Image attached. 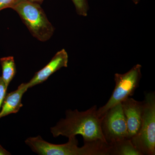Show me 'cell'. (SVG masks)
I'll use <instances>...</instances> for the list:
<instances>
[{
	"instance_id": "cell-6",
	"label": "cell",
	"mask_w": 155,
	"mask_h": 155,
	"mask_svg": "<svg viewBox=\"0 0 155 155\" xmlns=\"http://www.w3.org/2000/svg\"><path fill=\"white\" fill-rule=\"evenodd\" d=\"M102 129L108 143L128 138L127 123L122 103L112 107L104 114L102 120Z\"/></svg>"
},
{
	"instance_id": "cell-15",
	"label": "cell",
	"mask_w": 155,
	"mask_h": 155,
	"mask_svg": "<svg viewBox=\"0 0 155 155\" xmlns=\"http://www.w3.org/2000/svg\"><path fill=\"white\" fill-rule=\"evenodd\" d=\"M11 153L4 149L0 145V155H10Z\"/></svg>"
},
{
	"instance_id": "cell-9",
	"label": "cell",
	"mask_w": 155,
	"mask_h": 155,
	"mask_svg": "<svg viewBox=\"0 0 155 155\" xmlns=\"http://www.w3.org/2000/svg\"><path fill=\"white\" fill-rule=\"evenodd\" d=\"M28 89L26 83L21 84L16 90L6 94L0 111V119L12 114L19 112L23 105L22 96Z\"/></svg>"
},
{
	"instance_id": "cell-2",
	"label": "cell",
	"mask_w": 155,
	"mask_h": 155,
	"mask_svg": "<svg viewBox=\"0 0 155 155\" xmlns=\"http://www.w3.org/2000/svg\"><path fill=\"white\" fill-rule=\"evenodd\" d=\"M68 138L67 143L55 144L48 142L40 136H38L28 137L25 143L32 151L40 155H110V146L107 143L100 140L86 142L80 147L76 136Z\"/></svg>"
},
{
	"instance_id": "cell-1",
	"label": "cell",
	"mask_w": 155,
	"mask_h": 155,
	"mask_svg": "<svg viewBox=\"0 0 155 155\" xmlns=\"http://www.w3.org/2000/svg\"><path fill=\"white\" fill-rule=\"evenodd\" d=\"M102 120L98 115L96 105L82 112L67 110L66 118L51 127V132L54 137L63 136L69 138L80 134L84 142L100 140L107 143L103 134Z\"/></svg>"
},
{
	"instance_id": "cell-12",
	"label": "cell",
	"mask_w": 155,
	"mask_h": 155,
	"mask_svg": "<svg viewBox=\"0 0 155 155\" xmlns=\"http://www.w3.org/2000/svg\"><path fill=\"white\" fill-rule=\"evenodd\" d=\"M75 5L78 15L86 17L89 10L87 0H72Z\"/></svg>"
},
{
	"instance_id": "cell-11",
	"label": "cell",
	"mask_w": 155,
	"mask_h": 155,
	"mask_svg": "<svg viewBox=\"0 0 155 155\" xmlns=\"http://www.w3.org/2000/svg\"><path fill=\"white\" fill-rule=\"evenodd\" d=\"M2 70V77L8 88L10 82L16 75V67L14 58L12 56L4 57L0 59Z\"/></svg>"
},
{
	"instance_id": "cell-4",
	"label": "cell",
	"mask_w": 155,
	"mask_h": 155,
	"mask_svg": "<svg viewBox=\"0 0 155 155\" xmlns=\"http://www.w3.org/2000/svg\"><path fill=\"white\" fill-rule=\"evenodd\" d=\"M143 103L141 125L137 134L130 139L141 155L155 154V94L147 93Z\"/></svg>"
},
{
	"instance_id": "cell-3",
	"label": "cell",
	"mask_w": 155,
	"mask_h": 155,
	"mask_svg": "<svg viewBox=\"0 0 155 155\" xmlns=\"http://www.w3.org/2000/svg\"><path fill=\"white\" fill-rule=\"evenodd\" d=\"M12 9L19 14L32 36L38 41H46L53 36L54 27L40 4L20 0Z\"/></svg>"
},
{
	"instance_id": "cell-7",
	"label": "cell",
	"mask_w": 155,
	"mask_h": 155,
	"mask_svg": "<svg viewBox=\"0 0 155 155\" xmlns=\"http://www.w3.org/2000/svg\"><path fill=\"white\" fill-rule=\"evenodd\" d=\"M121 103L127 123L128 139H130L137 134L140 128L143 103L129 97Z\"/></svg>"
},
{
	"instance_id": "cell-16",
	"label": "cell",
	"mask_w": 155,
	"mask_h": 155,
	"mask_svg": "<svg viewBox=\"0 0 155 155\" xmlns=\"http://www.w3.org/2000/svg\"><path fill=\"white\" fill-rule=\"evenodd\" d=\"M30 2H32L38 3L40 4H41L43 2L44 0H28Z\"/></svg>"
},
{
	"instance_id": "cell-13",
	"label": "cell",
	"mask_w": 155,
	"mask_h": 155,
	"mask_svg": "<svg viewBox=\"0 0 155 155\" xmlns=\"http://www.w3.org/2000/svg\"><path fill=\"white\" fill-rule=\"evenodd\" d=\"M20 0H0V11L6 8H11Z\"/></svg>"
},
{
	"instance_id": "cell-10",
	"label": "cell",
	"mask_w": 155,
	"mask_h": 155,
	"mask_svg": "<svg viewBox=\"0 0 155 155\" xmlns=\"http://www.w3.org/2000/svg\"><path fill=\"white\" fill-rule=\"evenodd\" d=\"M109 144L110 155H141L130 139H124Z\"/></svg>"
},
{
	"instance_id": "cell-17",
	"label": "cell",
	"mask_w": 155,
	"mask_h": 155,
	"mask_svg": "<svg viewBox=\"0 0 155 155\" xmlns=\"http://www.w3.org/2000/svg\"><path fill=\"white\" fill-rule=\"evenodd\" d=\"M140 0H132V1L134 2V4H136V5H137V4L139 3V2H140Z\"/></svg>"
},
{
	"instance_id": "cell-5",
	"label": "cell",
	"mask_w": 155,
	"mask_h": 155,
	"mask_svg": "<svg viewBox=\"0 0 155 155\" xmlns=\"http://www.w3.org/2000/svg\"><path fill=\"white\" fill-rule=\"evenodd\" d=\"M141 68V65L137 64L124 74H115V87L112 95L104 105L97 109L100 118H102L112 107L133 95L139 85L142 77Z\"/></svg>"
},
{
	"instance_id": "cell-8",
	"label": "cell",
	"mask_w": 155,
	"mask_h": 155,
	"mask_svg": "<svg viewBox=\"0 0 155 155\" xmlns=\"http://www.w3.org/2000/svg\"><path fill=\"white\" fill-rule=\"evenodd\" d=\"M68 55L64 49L56 53L48 64L36 72L29 82L26 83L28 88L46 81L51 75L58 70L68 67Z\"/></svg>"
},
{
	"instance_id": "cell-14",
	"label": "cell",
	"mask_w": 155,
	"mask_h": 155,
	"mask_svg": "<svg viewBox=\"0 0 155 155\" xmlns=\"http://www.w3.org/2000/svg\"><path fill=\"white\" fill-rule=\"evenodd\" d=\"M7 88L3 81L2 76H0V110L2 108V104L4 98L6 94V92H7Z\"/></svg>"
}]
</instances>
